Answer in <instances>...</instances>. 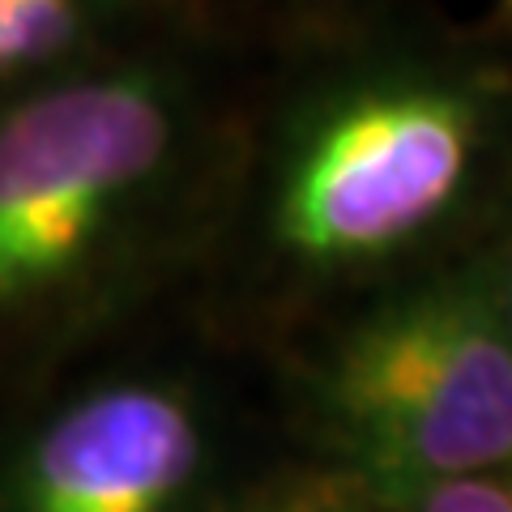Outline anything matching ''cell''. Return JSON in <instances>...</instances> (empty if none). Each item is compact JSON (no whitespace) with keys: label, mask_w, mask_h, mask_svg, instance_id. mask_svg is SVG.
<instances>
[{"label":"cell","mask_w":512,"mask_h":512,"mask_svg":"<svg viewBox=\"0 0 512 512\" xmlns=\"http://www.w3.org/2000/svg\"><path fill=\"white\" fill-rule=\"evenodd\" d=\"M124 0H0V82L77 52Z\"/></svg>","instance_id":"5"},{"label":"cell","mask_w":512,"mask_h":512,"mask_svg":"<svg viewBox=\"0 0 512 512\" xmlns=\"http://www.w3.org/2000/svg\"><path fill=\"white\" fill-rule=\"evenodd\" d=\"M180 82L116 64L0 116V316L86 278L154 205L184 146Z\"/></svg>","instance_id":"3"},{"label":"cell","mask_w":512,"mask_h":512,"mask_svg":"<svg viewBox=\"0 0 512 512\" xmlns=\"http://www.w3.org/2000/svg\"><path fill=\"white\" fill-rule=\"evenodd\" d=\"M312 402L359 487L512 470V329L478 256L397 286L333 338Z\"/></svg>","instance_id":"2"},{"label":"cell","mask_w":512,"mask_h":512,"mask_svg":"<svg viewBox=\"0 0 512 512\" xmlns=\"http://www.w3.org/2000/svg\"><path fill=\"white\" fill-rule=\"evenodd\" d=\"M495 30L512 39V0H495Z\"/></svg>","instance_id":"9"},{"label":"cell","mask_w":512,"mask_h":512,"mask_svg":"<svg viewBox=\"0 0 512 512\" xmlns=\"http://www.w3.org/2000/svg\"><path fill=\"white\" fill-rule=\"evenodd\" d=\"M512 133V73L440 39L355 43L282 124L269 244L308 278H363L466 218Z\"/></svg>","instance_id":"1"},{"label":"cell","mask_w":512,"mask_h":512,"mask_svg":"<svg viewBox=\"0 0 512 512\" xmlns=\"http://www.w3.org/2000/svg\"><path fill=\"white\" fill-rule=\"evenodd\" d=\"M333 5H342V0H333ZM355 5H359V0H350V9H355Z\"/></svg>","instance_id":"10"},{"label":"cell","mask_w":512,"mask_h":512,"mask_svg":"<svg viewBox=\"0 0 512 512\" xmlns=\"http://www.w3.org/2000/svg\"><path fill=\"white\" fill-rule=\"evenodd\" d=\"M478 261H483L495 303H500V312L512 329V167L504 175L500 192H495V244L487 252H478Z\"/></svg>","instance_id":"7"},{"label":"cell","mask_w":512,"mask_h":512,"mask_svg":"<svg viewBox=\"0 0 512 512\" xmlns=\"http://www.w3.org/2000/svg\"><path fill=\"white\" fill-rule=\"evenodd\" d=\"M205 436L180 389L124 380L64 406L13 461L9 512H180Z\"/></svg>","instance_id":"4"},{"label":"cell","mask_w":512,"mask_h":512,"mask_svg":"<svg viewBox=\"0 0 512 512\" xmlns=\"http://www.w3.org/2000/svg\"><path fill=\"white\" fill-rule=\"evenodd\" d=\"M252 512H359V504L329 491H291V495H274V500H265Z\"/></svg>","instance_id":"8"},{"label":"cell","mask_w":512,"mask_h":512,"mask_svg":"<svg viewBox=\"0 0 512 512\" xmlns=\"http://www.w3.org/2000/svg\"><path fill=\"white\" fill-rule=\"evenodd\" d=\"M397 512H512V478L500 474H461L436 478L389 495Z\"/></svg>","instance_id":"6"}]
</instances>
